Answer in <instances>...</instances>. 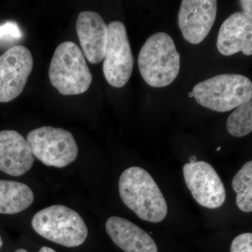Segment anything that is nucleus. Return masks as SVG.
<instances>
[{"instance_id":"obj_14","label":"nucleus","mask_w":252,"mask_h":252,"mask_svg":"<svg viewBox=\"0 0 252 252\" xmlns=\"http://www.w3.org/2000/svg\"><path fill=\"white\" fill-rule=\"evenodd\" d=\"M105 227L112 241L125 252H158L154 239L130 220L111 217Z\"/></svg>"},{"instance_id":"obj_16","label":"nucleus","mask_w":252,"mask_h":252,"mask_svg":"<svg viewBox=\"0 0 252 252\" xmlns=\"http://www.w3.org/2000/svg\"><path fill=\"white\" fill-rule=\"evenodd\" d=\"M232 185L236 193L238 208L245 212H252V161L247 162L233 177Z\"/></svg>"},{"instance_id":"obj_7","label":"nucleus","mask_w":252,"mask_h":252,"mask_svg":"<svg viewBox=\"0 0 252 252\" xmlns=\"http://www.w3.org/2000/svg\"><path fill=\"white\" fill-rule=\"evenodd\" d=\"M108 39L104 54L103 73L109 85L122 88L129 81L133 69L134 59L130 41L124 23H109Z\"/></svg>"},{"instance_id":"obj_25","label":"nucleus","mask_w":252,"mask_h":252,"mask_svg":"<svg viewBox=\"0 0 252 252\" xmlns=\"http://www.w3.org/2000/svg\"><path fill=\"white\" fill-rule=\"evenodd\" d=\"M220 147H218V148H217V151H218V152H219V151L220 150Z\"/></svg>"},{"instance_id":"obj_8","label":"nucleus","mask_w":252,"mask_h":252,"mask_svg":"<svg viewBox=\"0 0 252 252\" xmlns=\"http://www.w3.org/2000/svg\"><path fill=\"white\" fill-rule=\"evenodd\" d=\"M183 173L186 185L199 205L209 209L223 205L226 197L224 185L210 163L189 162L184 166Z\"/></svg>"},{"instance_id":"obj_19","label":"nucleus","mask_w":252,"mask_h":252,"mask_svg":"<svg viewBox=\"0 0 252 252\" xmlns=\"http://www.w3.org/2000/svg\"><path fill=\"white\" fill-rule=\"evenodd\" d=\"M22 34L17 24L6 22L0 26V41H12L21 37Z\"/></svg>"},{"instance_id":"obj_9","label":"nucleus","mask_w":252,"mask_h":252,"mask_svg":"<svg viewBox=\"0 0 252 252\" xmlns=\"http://www.w3.org/2000/svg\"><path fill=\"white\" fill-rule=\"evenodd\" d=\"M32 67V56L26 46H13L0 56V102H10L21 94Z\"/></svg>"},{"instance_id":"obj_22","label":"nucleus","mask_w":252,"mask_h":252,"mask_svg":"<svg viewBox=\"0 0 252 252\" xmlns=\"http://www.w3.org/2000/svg\"><path fill=\"white\" fill-rule=\"evenodd\" d=\"M196 162V157H190V162Z\"/></svg>"},{"instance_id":"obj_11","label":"nucleus","mask_w":252,"mask_h":252,"mask_svg":"<svg viewBox=\"0 0 252 252\" xmlns=\"http://www.w3.org/2000/svg\"><path fill=\"white\" fill-rule=\"evenodd\" d=\"M76 28L86 59L98 64L104 59L108 39V28L103 18L94 11H83L78 16Z\"/></svg>"},{"instance_id":"obj_2","label":"nucleus","mask_w":252,"mask_h":252,"mask_svg":"<svg viewBox=\"0 0 252 252\" xmlns=\"http://www.w3.org/2000/svg\"><path fill=\"white\" fill-rule=\"evenodd\" d=\"M180 59L171 36L165 32L156 33L144 43L139 54L141 75L152 87L170 85L180 73Z\"/></svg>"},{"instance_id":"obj_18","label":"nucleus","mask_w":252,"mask_h":252,"mask_svg":"<svg viewBox=\"0 0 252 252\" xmlns=\"http://www.w3.org/2000/svg\"><path fill=\"white\" fill-rule=\"evenodd\" d=\"M230 252H252V233H243L235 238L230 246Z\"/></svg>"},{"instance_id":"obj_1","label":"nucleus","mask_w":252,"mask_h":252,"mask_svg":"<svg viewBox=\"0 0 252 252\" xmlns=\"http://www.w3.org/2000/svg\"><path fill=\"white\" fill-rule=\"evenodd\" d=\"M119 188L124 203L141 220L158 223L167 216L163 195L153 177L142 167L126 169L119 179Z\"/></svg>"},{"instance_id":"obj_10","label":"nucleus","mask_w":252,"mask_h":252,"mask_svg":"<svg viewBox=\"0 0 252 252\" xmlns=\"http://www.w3.org/2000/svg\"><path fill=\"white\" fill-rule=\"evenodd\" d=\"M217 1L183 0L178 14V23L184 38L198 44L207 37L216 20Z\"/></svg>"},{"instance_id":"obj_3","label":"nucleus","mask_w":252,"mask_h":252,"mask_svg":"<svg viewBox=\"0 0 252 252\" xmlns=\"http://www.w3.org/2000/svg\"><path fill=\"white\" fill-rule=\"evenodd\" d=\"M49 75L51 84L63 95L84 94L93 81L85 56L72 41H65L56 48Z\"/></svg>"},{"instance_id":"obj_24","label":"nucleus","mask_w":252,"mask_h":252,"mask_svg":"<svg viewBox=\"0 0 252 252\" xmlns=\"http://www.w3.org/2000/svg\"><path fill=\"white\" fill-rule=\"evenodd\" d=\"M189 97H193V93H192V92L189 93Z\"/></svg>"},{"instance_id":"obj_13","label":"nucleus","mask_w":252,"mask_h":252,"mask_svg":"<svg viewBox=\"0 0 252 252\" xmlns=\"http://www.w3.org/2000/svg\"><path fill=\"white\" fill-rule=\"evenodd\" d=\"M217 46L223 56H233L238 52L252 56V18L243 12L230 15L220 26Z\"/></svg>"},{"instance_id":"obj_20","label":"nucleus","mask_w":252,"mask_h":252,"mask_svg":"<svg viewBox=\"0 0 252 252\" xmlns=\"http://www.w3.org/2000/svg\"><path fill=\"white\" fill-rule=\"evenodd\" d=\"M243 13L245 16L252 19V1L251 0H242L240 1Z\"/></svg>"},{"instance_id":"obj_23","label":"nucleus","mask_w":252,"mask_h":252,"mask_svg":"<svg viewBox=\"0 0 252 252\" xmlns=\"http://www.w3.org/2000/svg\"><path fill=\"white\" fill-rule=\"evenodd\" d=\"M2 245H3V241H2V240H1V237H0V248H1V247H2Z\"/></svg>"},{"instance_id":"obj_21","label":"nucleus","mask_w":252,"mask_h":252,"mask_svg":"<svg viewBox=\"0 0 252 252\" xmlns=\"http://www.w3.org/2000/svg\"><path fill=\"white\" fill-rule=\"evenodd\" d=\"M15 252H28L27 250H24V249H18V250H16ZM38 252H56L54 250H53L52 248H48V247H43V248H41V250H39Z\"/></svg>"},{"instance_id":"obj_4","label":"nucleus","mask_w":252,"mask_h":252,"mask_svg":"<svg viewBox=\"0 0 252 252\" xmlns=\"http://www.w3.org/2000/svg\"><path fill=\"white\" fill-rule=\"evenodd\" d=\"M32 226L43 238L67 248L80 246L85 242L89 232L78 212L61 205L38 212L32 220Z\"/></svg>"},{"instance_id":"obj_12","label":"nucleus","mask_w":252,"mask_h":252,"mask_svg":"<svg viewBox=\"0 0 252 252\" xmlns=\"http://www.w3.org/2000/svg\"><path fill=\"white\" fill-rule=\"evenodd\" d=\"M34 160L22 135L15 130L0 131V171L19 177L30 171Z\"/></svg>"},{"instance_id":"obj_17","label":"nucleus","mask_w":252,"mask_h":252,"mask_svg":"<svg viewBox=\"0 0 252 252\" xmlns=\"http://www.w3.org/2000/svg\"><path fill=\"white\" fill-rule=\"evenodd\" d=\"M235 109L227 119V130L234 137H245L252 130V99Z\"/></svg>"},{"instance_id":"obj_5","label":"nucleus","mask_w":252,"mask_h":252,"mask_svg":"<svg viewBox=\"0 0 252 252\" xmlns=\"http://www.w3.org/2000/svg\"><path fill=\"white\" fill-rule=\"evenodd\" d=\"M192 93L200 105L225 112L252 99V83L241 74H220L199 83Z\"/></svg>"},{"instance_id":"obj_6","label":"nucleus","mask_w":252,"mask_h":252,"mask_svg":"<svg viewBox=\"0 0 252 252\" xmlns=\"http://www.w3.org/2000/svg\"><path fill=\"white\" fill-rule=\"evenodd\" d=\"M28 145L38 160L46 166L64 167L77 159L79 148L74 136L61 127L43 126L27 135Z\"/></svg>"},{"instance_id":"obj_15","label":"nucleus","mask_w":252,"mask_h":252,"mask_svg":"<svg viewBox=\"0 0 252 252\" xmlns=\"http://www.w3.org/2000/svg\"><path fill=\"white\" fill-rule=\"evenodd\" d=\"M34 193L26 184L0 180V214L16 215L34 202Z\"/></svg>"}]
</instances>
